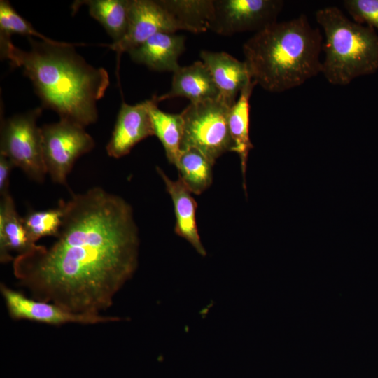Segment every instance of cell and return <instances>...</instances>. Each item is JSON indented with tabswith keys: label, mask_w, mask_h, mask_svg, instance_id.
<instances>
[{
	"label": "cell",
	"mask_w": 378,
	"mask_h": 378,
	"mask_svg": "<svg viewBox=\"0 0 378 378\" xmlns=\"http://www.w3.org/2000/svg\"><path fill=\"white\" fill-rule=\"evenodd\" d=\"M50 246L17 255L13 273L32 298L84 315H100L138 266L139 237L132 206L100 187L64 201Z\"/></svg>",
	"instance_id": "6da1fadb"
},
{
	"label": "cell",
	"mask_w": 378,
	"mask_h": 378,
	"mask_svg": "<svg viewBox=\"0 0 378 378\" xmlns=\"http://www.w3.org/2000/svg\"><path fill=\"white\" fill-rule=\"evenodd\" d=\"M30 49L0 38L1 55L31 80L42 105L86 127L98 118L97 103L110 84L107 71L88 64L74 47L85 43H50L29 37Z\"/></svg>",
	"instance_id": "7a4b0ae2"
},
{
	"label": "cell",
	"mask_w": 378,
	"mask_h": 378,
	"mask_svg": "<svg viewBox=\"0 0 378 378\" xmlns=\"http://www.w3.org/2000/svg\"><path fill=\"white\" fill-rule=\"evenodd\" d=\"M323 40L319 29L301 14L255 32L243 46L244 62L257 85L282 92L321 73Z\"/></svg>",
	"instance_id": "3957f363"
},
{
	"label": "cell",
	"mask_w": 378,
	"mask_h": 378,
	"mask_svg": "<svg viewBox=\"0 0 378 378\" xmlns=\"http://www.w3.org/2000/svg\"><path fill=\"white\" fill-rule=\"evenodd\" d=\"M316 20L325 35L321 73L328 83L346 85L378 70V34L374 28L350 20L336 6L318 9Z\"/></svg>",
	"instance_id": "277c9868"
},
{
	"label": "cell",
	"mask_w": 378,
	"mask_h": 378,
	"mask_svg": "<svg viewBox=\"0 0 378 378\" xmlns=\"http://www.w3.org/2000/svg\"><path fill=\"white\" fill-rule=\"evenodd\" d=\"M230 108L219 98L190 102L181 113L183 121L181 150L196 148L214 164L225 153L233 151L228 126Z\"/></svg>",
	"instance_id": "5b68a950"
},
{
	"label": "cell",
	"mask_w": 378,
	"mask_h": 378,
	"mask_svg": "<svg viewBox=\"0 0 378 378\" xmlns=\"http://www.w3.org/2000/svg\"><path fill=\"white\" fill-rule=\"evenodd\" d=\"M42 107L1 120L0 155L8 158L31 179L42 183L47 174L41 129L37 120Z\"/></svg>",
	"instance_id": "8992f818"
},
{
	"label": "cell",
	"mask_w": 378,
	"mask_h": 378,
	"mask_svg": "<svg viewBox=\"0 0 378 378\" xmlns=\"http://www.w3.org/2000/svg\"><path fill=\"white\" fill-rule=\"evenodd\" d=\"M44 162L52 181L66 184L76 161L94 147L80 125L66 119L41 127Z\"/></svg>",
	"instance_id": "52a82bcc"
},
{
	"label": "cell",
	"mask_w": 378,
	"mask_h": 378,
	"mask_svg": "<svg viewBox=\"0 0 378 378\" xmlns=\"http://www.w3.org/2000/svg\"><path fill=\"white\" fill-rule=\"evenodd\" d=\"M281 0H213L209 30L223 36L258 31L276 22Z\"/></svg>",
	"instance_id": "ba28073f"
},
{
	"label": "cell",
	"mask_w": 378,
	"mask_h": 378,
	"mask_svg": "<svg viewBox=\"0 0 378 378\" xmlns=\"http://www.w3.org/2000/svg\"><path fill=\"white\" fill-rule=\"evenodd\" d=\"M178 30L185 28L160 0H130L125 36L118 43L104 46L115 51L118 59L124 52H128L158 33Z\"/></svg>",
	"instance_id": "9c48e42d"
},
{
	"label": "cell",
	"mask_w": 378,
	"mask_h": 378,
	"mask_svg": "<svg viewBox=\"0 0 378 378\" xmlns=\"http://www.w3.org/2000/svg\"><path fill=\"white\" fill-rule=\"evenodd\" d=\"M0 290L9 315L13 319L29 320L54 326L71 323L97 324L121 321V318L113 316L76 314L55 304L29 298L2 284Z\"/></svg>",
	"instance_id": "30bf717a"
},
{
	"label": "cell",
	"mask_w": 378,
	"mask_h": 378,
	"mask_svg": "<svg viewBox=\"0 0 378 378\" xmlns=\"http://www.w3.org/2000/svg\"><path fill=\"white\" fill-rule=\"evenodd\" d=\"M150 103V99L134 105L125 102L121 104L111 137L106 147L110 157L122 158L138 143L154 135Z\"/></svg>",
	"instance_id": "8fae6325"
},
{
	"label": "cell",
	"mask_w": 378,
	"mask_h": 378,
	"mask_svg": "<svg viewBox=\"0 0 378 378\" xmlns=\"http://www.w3.org/2000/svg\"><path fill=\"white\" fill-rule=\"evenodd\" d=\"M200 57L218 88L219 99L232 107L238 94L252 80L246 62L225 52L202 50Z\"/></svg>",
	"instance_id": "7c38bea8"
},
{
	"label": "cell",
	"mask_w": 378,
	"mask_h": 378,
	"mask_svg": "<svg viewBox=\"0 0 378 378\" xmlns=\"http://www.w3.org/2000/svg\"><path fill=\"white\" fill-rule=\"evenodd\" d=\"M186 38L174 33H158L128 52L132 60L157 71L175 72L185 49Z\"/></svg>",
	"instance_id": "4fadbf2b"
},
{
	"label": "cell",
	"mask_w": 378,
	"mask_h": 378,
	"mask_svg": "<svg viewBox=\"0 0 378 378\" xmlns=\"http://www.w3.org/2000/svg\"><path fill=\"white\" fill-rule=\"evenodd\" d=\"M156 171L165 185L166 190L170 195L174 209L176 234L189 242L202 256L206 255L198 232L196 220L197 204L180 178L172 180L159 167Z\"/></svg>",
	"instance_id": "5bb4252c"
},
{
	"label": "cell",
	"mask_w": 378,
	"mask_h": 378,
	"mask_svg": "<svg viewBox=\"0 0 378 378\" xmlns=\"http://www.w3.org/2000/svg\"><path fill=\"white\" fill-rule=\"evenodd\" d=\"M175 97H184L190 102L219 98L218 88L202 61L180 66L173 73L171 89L158 99L160 102Z\"/></svg>",
	"instance_id": "9a60e30c"
},
{
	"label": "cell",
	"mask_w": 378,
	"mask_h": 378,
	"mask_svg": "<svg viewBox=\"0 0 378 378\" xmlns=\"http://www.w3.org/2000/svg\"><path fill=\"white\" fill-rule=\"evenodd\" d=\"M34 244L27 234L22 217L18 214L14 200L10 192L1 197L0 201V261H13L11 253L18 255L34 251Z\"/></svg>",
	"instance_id": "2e32d148"
},
{
	"label": "cell",
	"mask_w": 378,
	"mask_h": 378,
	"mask_svg": "<svg viewBox=\"0 0 378 378\" xmlns=\"http://www.w3.org/2000/svg\"><path fill=\"white\" fill-rule=\"evenodd\" d=\"M256 83L250 80L241 91L239 98L228 112V126L233 143V152L240 158L241 169L246 186V172L249 151L253 148L250 139V98Z\"/></svg>",
	"instance_id": "e0dca14e"
},
{
	"label": "cell",
	"mask_w": 378,
	"mask_h": 378,
	"mask_svg": "<svg viewBox=\"0 0 378 378\" xmlns=\"http://www.w3.org/2000/svg\"><path fill=\"white\" fill-rule=\"evenodd\" d=\"M130 3V0L76 1L72 9L75 13L82 5L87 6L90 15L104 27L113 43H118L127 32Z\"/></svg>",
	"instance_id": "ac0fdd59"
},
{
	"label": "cell",
	"mask_w": 378,
	"mask_h": 378,
	"mask_svg": "<svg viewBox=\"0 0 378 378\" xmlns=\"http://www.w3.org/2000/svg\"><path fill=\"white\" fill-rule=\"evenodd\" d=\"M157 95L150 99L149 112L154 135L156 136L165 151L167 160L175 165L181 150L183 135V121L181 113L162 111L158 106Z\"/></svg>",
	"instance_id": "d6986e66"
},
{
	"label": "cell",
	"mask_w": 378,
	"mask_h": 378,
	"mask_svg": "<svg viewBox=\"0 0 378 378\" xmlns=\"http://www.w3.org/2000/svg\"><path fill=\"white\" fill-rule=\"evenodd\" d=\"M214 164L202 153L194 148L182 150L175 164L178 178L195 195H201L213 181Z\"/></svg>",
	"instance_id": "ffe728a7"
},
{
	"label": "cell",
	"mask_w": 378,
	"mask_h": 378,
	"mask_svg": "<svg viewBox=\"0 0 378 378\" xmlns=\"http://www.w3.org/2000/svg\"><path fill=\"white\" fill-rule=\"evenodd\" d=\"M162 5L181 22L185 31L205 32L213 16V0H160Z\"/></svg>",
	"instance_id": "44dd1931"
},
{
	"label": "cell",
	"mask_w": 378,
	"mask_h": 378,
	"mask_svg": "<svg viewBox=\"0 0 378 378\" xmlns=\"http://www.w3.org/2000/svg\"><path fill=\"white\" fill-rule=\"evenodd\" d=\"M64 214V201L57 207L43 211H30L22 217L23 223L30 240L36 244L44 237H57L59 233Z\"/></svg>",
	"instance_id": "7402d4cb"
},
{
	"label": "cell",
	"mask_w": 378,
	"mask_h": 378,
	"mask_svg": "<svg viewBox=\"0 0 378 378\" xmlns=\"http://www.w3.org/2000/svg\"><path fill=\"white\" fill-rule=\"evenodd\" d=\"M13 34L33 36L50 43L59 41L50 39L34 29L32 25L24 19L12 7L10 2L0 1V38H10Z\"/></svg>",
	"instance_id": "603a6c76"
},
{
	"label": "cell",
	"mask_w": 378,
	"mask_h": 378,
	"mask_svg": "<svg viewBox=\"0 0 378 378\" xmlns=\"http://www.w3.org/2000/svg\"><path fill=\"white\" fill-rule=\"evenodd\" d=\"M343 4L353 20L378 30V0H345Z\"/></svg>",
	"instance_id": "cb8c5ba5"
},
{
	"label": "cell",
	"mask_w": 378,
	"mask_h": 378,
	"mask_svg": "<svg viewBox=\"0 0 378 378\" xmlns=\"http://www.w3.org/2000/svg\"><path fill=\"white\" fill-rule=\"evenodd\" d=\"M13 163L6 156L0 155V195L9 193L10 176Z\"/></svg>",
	"instance_id": "d4e9b609"
}]
</instances>
